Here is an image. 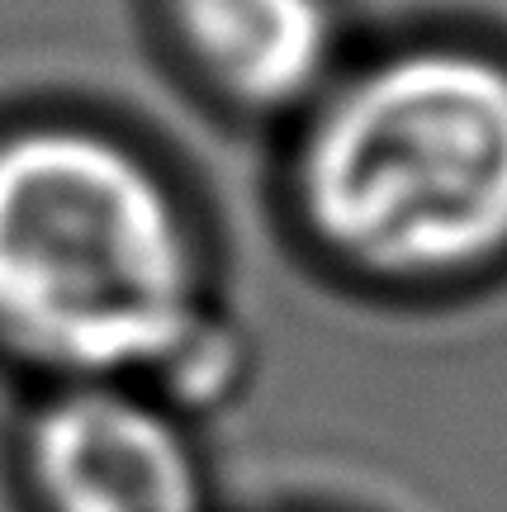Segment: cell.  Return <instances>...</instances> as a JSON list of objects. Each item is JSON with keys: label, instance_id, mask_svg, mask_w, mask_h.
Here are the masks:
<instances>
[{"label": "cell", "instance_id": "cell-1", "mask_svg": "<svg viewBox=\"0 0 507 512\" xmlns=\"http://www.w3.org/2000/svg\"><path fill=\"white\" fill-rule=\"evenodd\" d=\"M0 342L62 384L209 356L200 247L143 152L81 124L0 138Z\"/></svg>", "mask_w": 507, "mask_h": 512}, {"label": "cell", "instance_id": "cell-2", "mask_svg": "<svg viewBox=\"0 0 507 512\" xmlns=\"http://www.w3.org/2000/svg\"><path fill=\"white\" fill-rule=\"evenodd\" d=\"M299 209L318 247L380 280H446L507 252V62L380 57L313 100Z\"/></svg>", "mask_w": 507, "mask_h": 512}, {"label": "cell", "instance_id": "cell-3", "mask_svg": "<svg viewBox=\"0 0 507 512\" xmlns=\"http://www.w3.org/2000/svg\"><path fill=\"white\" fill-rule=\"evenodd\" d=\"M24 475L43 512H209L195 441L133 384H62L38 403Z\"/></svg>", "mask_w": 507, "mask_h": 512}, {"label": "cell", "instance_id": "cell-4", "mask_svg": "<svg viewBox=\"0 0 507 512\" xmlns=\"http://www.w3.org/2000/svg\"><path fill=\"white\" fill-rule=\"evenodd\" d=\"M166 15L209 91L237 110H299L332 86V0H166Z\"/></svg>", "mask_w": 507, "mask_h": 512}]
</instances>
